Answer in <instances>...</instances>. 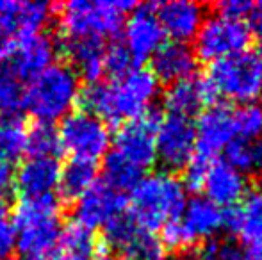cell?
I'll return each mask as SVG.
<instances>
[{
	"mask_svg": "<svg viewBox=\"0 0 262 260\" xmlns=\"http://www.w3.org/2000/svg\"><path fill=\"white\" fill-rule=\"evenodd\" d=\"M139 232H141V230L138 228L134 219H132L130 214H127V212L118 214L116 218H113L104 226V235H105L107 244L120 251L123 250Z\"/></svg>",
	"mask_w": 262,
	"mask_h": 260,
	"instance_id": "obj_32",
	"label": "cell"
},
{
	"mask_svg": "<svg viewBox=\"0 0 262 260\" xmlns=\"http://www.w3.org/2000/svg\"><path fill=\"white\" fill-rule=\"evenodd\" d=\"M52 18L49 2L0 0V59H7L20 38L41 32Z\"/></svg>",
	"mask_w": 262,
	"mask_h": 260,
	"instance_id": "obj_10",
	"label": "cell"
},
{
	"mask_svg": "<svg viewBox=\"0 0 262 260\" xmlns=\"http://www.w3.org/2000/svg\"><path fill=\"white\" fill-rule=\"evenodd\" d=\"M105 41L97 38H73L62 39V50L72 61V68L79 77H84L91 84L98 82L104 69V56H105Z\"/></svg>",
	"mask_w": 262,
	"mask_h": 260,
	"instance_id": "obj_23",
	"label": "cell"
},
{
	"mask_svg": "<svg viewBox=\"0 0 262 260\" xmlns=\"http://www.w3.org/2000/svg\"><path fill=\"white\" fill-rule=\"evenodd\" d=\"M80 77L70 64L54 63L31 80L25 109L39 123H54L73 111L80 98Z\"/></svg>",
	"mask_w": 262,
	"mask_h": 260,
	"instance_id": "obj_4",
	"label": "cell"
},
{
	"mask_svg": "<svg viewBox=\"0 0 262 260\" xmlns=\"http://www.w3.org/2000/svg\"><path fill=\"white\" fill-rule=\"evenodd\" d=\"M136 68V61L132 59L130 52L123 43H113L105 49L104 56V69L105 73L113 75V79L121 77Z\"/></svg>",
	"mask_w": 262,
	"mask_h": 260,
	"instance_id": "obj_34",
	"label": "cell"
},
{
	"mask_svg": "<svg viewBox=\"0 0 262 260\" xmlns=\"http://www.w3.org/2000/svg\"><path fill=\"white\" fill-rule=\"evenodd\" d=\"M253 31L246 21L228 20L220 14L205 18L198 34L194 36V56L205 63H216L235 54L248 52Z\"/></svg>",
	"mask_w": 262,
	"mask_h": 260,
	"instance_id": "obj_8",
	"label": "cell"
},
{
	"mask_svg": "<svg viewBox=\"0 0 262 260\" xmlns=\"http://www.w3.org/2000/svg\"><path fill=\"white\" fill-rule=\"evenodd\" d=\"M136 7L134 2H88V0H73L61 6L59 27L62 39L73 38H114L123 29L125 14Z\"/></svg>",
	"mask_w": 262,
	"mask_h": 260,
	"instance_id": "obj_5",
	"label": "cell"
},
{
	"mask_svg": "<svg viewBox=\"0 0 262 260\" xmlns=\"http://www.w3.org/2000/svg\"><path fill=\"white\" fill-rule=\"evenodd\" d=\"M59 164L57 157H34L29 155L18 166L14 173V189L21 198H39L50 196L57 189L59 182Z\"/></svg>",
	"mask_w": 262,
	"mask_h": 260,
	"instance_id": "obj_19",
	"label": "cell"
},
{
	"mask_svg": "<svg viewBox=\"0 0 262 260\" xmlns=\"http://www.w3.org/2000/svg\"><path fill=\"white\" fill-rule=\"evenodd\" d=\"M98 241L91 230L72 223L62 226L52 260H95L98 255Z\"/></svg>",
	"mask_w": 262,
	"mask_h": 260,
	"instance_id": "obj_24",
	"label": "cell"
},
{
	"mask_svg": "<svg viewBox=\"0 0 262 260\" xmlns=\"http://www.w3.org/2000/svg\"><path fill=\"white\" fill-rule=\"evenodd\" d=\"M16 248L13 223L7 219V207L4 200H0V260H7Z\"/></svg>",
	"mask_w": 262,
	"mask_h": 260,
	"instance_id": "obj_35",
	"label": "cell"
},
{
	"mask_svg": "<svg viewBox=\"0 0 262 260\" xmlns=\"http://www.w3.org/2000/svg\"><path fill=\"white\" fill-rule=\"evenodd\" d=\"M225 160L234 166L239 173L260 175L262 173V137L241 139L235 137L225 148Z\"/></svg>",
	"mask_w": 262,
	"mask_h": 260,
	"instance_id": "obj_26",
	"label": "cell"
},
{
	"mask_svg": "<svg viewBox=\"0 0 262 260\" xmlns=\"http://www.w3.org/2000/svg\"><path fill=\"white\" fill-rule=\"evenodd\" d=\"M225 228L246 244L262 243V191L252 189L235 207L225 212Z\"/></svg>",
	"mask_w": 262,
	"mask_h": 260,
	"instance_id": "obj_22",
	"label": "cell"
},
{
	"mask_svg": "<svg viewBox=\"0 0 262 260\" xmlns=\"http://www.w3.org/2000/svg\"><path fill=\"white\" fill-rule=\"evenodd\" d=\"M187 201V189L169 171L143 175L130 191V218L141 232L152 233L179 218Z\"/></svg>",
	"mask_w": 262,
	"mask_h": 260,
	"instance_id": "obj_3",
	"label": "cell"
},
{
	"mask_svg": "<svg viewBox=\"0 0 262 260\" xmlns=\"http://www.w3.org/2000/svg\"><path fill=\"white\" fill-rule=\"evenodd\" d=\"M97 162L82 159H70L59 171L57 191L62 200H79L97 182Z\"/></svg>",
	"mask_w": 262,
	"mask_h": 260,
	"instance_id": "obj_25",
	"label": "cell"
},
{
	"mask_svg": "<svg viewBox=\"0 0 262 260\" xmlns=\"http://www.w3.org/2000/svg\"><path fill=\"white\" fill-rule=\"evenodd\" d=\"M16 248L24 258L43 260L54 253L62 232L61 205L54 195L21 198L13 214Z\"/></svg>",
	"mask_w": 262,
	"mask_h": 260,
	"instance_id": "obj_2",
	"label": "cell"
},
{
	"mask_svg": "<svg viewBox=\"0 0 262 260\" xmlns=\"http://www.w3.org/2000/svg\"><path fill=\"white\" fill-rule=\"evenodd\" d=\"M123 260H168L166 248L154 237V233L139 232L127 246L121 250Z\"/></svg>",
	"mask_w": 262,
	"mask_h": 260,
	"instance_id": "obj_31",
	"label": "cell"
},
{
	"mask_svg": "<svg viewBox=\"0 0 262 260\" xmlns=\"http://www.w3.org/2000/svg\"><path fill=\"white\" fill-rule=\"evenodd\" d=\"M177 260H198L196 257H194V255H193V257H189V258H177Z\"/></svg>",
	"mask_w": 262,
	"mask_h": 260,
	"instance_id": "obj_43",
	"label": "cell"
},
{
	"mask_svg": "<svg viewBox=\"0 0 262 260\" xmlns=\"http://www.w3.org/2000/svg\"><path fill=\"white\" fill-rule=\"evenodd\" d=\"M202 189L205 198L220 208H232L248 193V180L227 160H212L207 166Z\"/></svg>",
	"mask_w": 262,
	"mask_h": 260,
	"instance_id": "obj_18",
	"label": "cell"
},
{
	"mask_svg": "<svg viewBox=\"0 0 262 260\" xmlns=\"http://www.w3.org/2000/svg\"><path fill=\"white\" fill-rule=\"evenodd\" d=\"M143 173L139 168H136L132 162L120 155L116 152H111L105 155L104 160V182L114 191L121 193L132 191L139 180L143 178Z\"/></svg>",
	"mask_w": 262,
	"mask_h": 260,
	"instance_id": "obj_27",
	"label": "cell"
},
{
	"mask_svg": "<svg viewBox=\"0 0 262 260\" xmlns=\"http://www.w3.org/2000/svg\"><path fill=\"white\" fill-rule=\"evenodd\" d=\"M164 43V32L157 20L156 6H136L123 23V45L136 63L152 59Z\"/></svg>",
	"mask_w": 262,
	"mask_h": 260,
	"instance_id": "obj_14",
	"label": "cell"
},
{
	"mask_svg": "<svg viewBox=\"0 0 262 260\" xmlns=\"http://www.w3.org/2000/svg\"><path fill=\"white\" fill-rule=\"evenodd\" d=\"M235 135L241 139L262 137V107L259 104H246L234 109Z\"/></svg>",
	"mask_w": 262,
	"mask_h": 260,
	"instance_id": "obj_33",
	"label": "cell"
},
{
	"mask_svg": "<svg viewBox=\"0 0 262 260\" xmlns=\"http://www.w3.org/2000/svg\"><path fill=\"white\" fill-rule=\"evenodd\" d=\"M196 148V134L191 118L168 114L159 120L156 130L157 160L166 170L180 171L193 160Z\"/></svg>",
	"mask_w": 262,
	"mask_h": 260,
	"instance_id": "obj_11",
	"label": "cell"
},
{
	"mask_svg": "<svg viewBox=\"0 0 262 260\" xmlns=\"http://www.w3.org/2000/svg\"><path fill=\"white\" fill-rule=\"evenodd\" d=\"M127 200L121 193L114 191L105 182H95L79 200H75L73 218L77 225L91 230L104 228L118 214L125 212Z\"/></svg>",
	"mask_w": 262,
	"mask_h": 260,
	"instance_id": "obj_15",
	"label": "cell"
},
{
	"mask_svg": "<svg viewBox=\"0 0 262 260\" xmlns=\"http://www.w3.org/2000/svg\"><path fill=\"white\" fill-rule=\"evenodd\" d=\"M156 14L164 36L179 43L194 39L205 21V7L193 0H169L159 4L156 6Z\"/></svg>",
	"mask_w": 262,
	"mask_h": 260,
	"instance_id": "obj_17",
	"label": "cell"
},
{
	"mask_svg": "<svg viewBox=\"0 0 262 260\" xmlns=\"http://www.w3.org/2000/svg\"><path fill=\"white\" fill-rule=\"evenodd\" d=\"M95 260H118V258L113 257V255H109V253H104V251H98V255Z\"/></svg>",
	"mask_w": 262,
	"mask_h": 260,
	"instance_id": "obj_39",
	"label": "cell"
},
{
	"mask_svg": "<svg viewBox=\"0 0 262 260\" xmlns=\"http://www.w3.org/2000/svg\"><path fill=\"white\" fill-rule=\"evenodd\" d=\"M27 152L34 157H55L61 152L59 132L52 123H36L27 132Z\"/></svg>",
	"mask_w": 262,
	"mask_h": 260,
	"instance_id": "obj_30",
	"label": "cell"
},
{
	"mask_svg": "<svg viewBox=\"0 0 262 260\" xmlns=\"http://www.w3.org/2000/svg\"><path fill=\"white\" fill-rule=\"evenodd\" d=\"M225 228V210L196 196L186 201L179 218L162 226V246L171 250H186L207 243Z\"/></svg>",
	"mask_w": 262,
	"mask_h": 260,
	"instance_id": "obj_6",
	"label": "cell"
},
{
	"mask_svg": "<svg viewBox=\"0 0 262 260\" xmlns=\"http://www.w3.org/2000/svg\"><path fill=\"white\" fill-rule=\"evenodd\" d=\"M216 93L207 80V77H191V79L180 80V82L169 84L164 93V105L169 114L191 116L198 114L202 109H207L214 104Z\"/></svg>",
	"mask_w": 262,
	"mask_h": 260,
	"instance_id": "obj_20",
	"label": "cell"
},
{
	"mask_svg": "<svg viewBox=\"0 0 262 260\" xmlns=\"http://www.w3.org/2000/svg\"><path fill=\"white\" fill-rule=\"evenodd\" d=\"M252 250L255 251V253L259 255V257H262V243L260 244H255V246H252Z\"/></svg>",
	"mask_w": 262,
	"mask_h": 260,
	"instance_id": "obj_42",
	"label": "cell"
},
{
	"mask_svg": "<svg viewBox=\"0 0 262 260\" xmlns=\"http://www.w3.org/2000/svg\"><path fill=\"white\" fill-rule=\"evenodd\" d=\"M27 132L29 129L18 116L0 122V160L9 164L27 152Z\"/></svg>",
	"mask_w": 262,
	"mask_h": 260,
	"instance_id": "obj_28",
	"label": "cell"
},
{
	"mask_svg": "<svg viewBox=\"0 0 262 260\" xmlns=\"http://www.w3.org/2000/svg\"><path fill=\"white\" fill-rule=\"evenodd\" d=\"M194 134H196V148L193 159L210 164L237 137L234 125V109L225 104L209 105L198 116L194 123Z\"/></svg>",
	"mask_w": 262,
	"mask_h": 260,
	"instance_id": "obj_12",
	"label": "cell"
},
{
	"mask_svg": "<svg viewBox=\"0 0 262 260\" xmlns=\"http://www.w3.org/2000/svg\"><path fill=\"white\" fill-rule=\"evenodd\" d=\"M245 260H262V257H259L253 250H250V251H246Z\"/></svg>",
	"mask_w": 262,
	"mask_h": 260,
	"instance_id": "obj_40",
	"label": "cell"
},
{
	"mask_svg": "<svg viewBox=\"0 0 262 260\" xmlns=\"http://www.w3.org/2000/svg\"><path fill=\"white\" fill-rule=\"evenodd\" d=\"M246 23L250 25V29H255V31L262 32V0L260 2H253L252 4V9H250L248 14V21Z\"/></svg>",
	"mask_w": 262,
	"mask_h": 260,
	"instance_id": "obj_38",
	"label": "cell"
},
{
	"mask_svg": "<svg viewBox=\"0 0 262 260\" xmlns=\"http://www.w3.org/2000/svg\"><path fill=\"white\" fill-rule=\"evenodd\" d=\"M61 150L72 155V159H82L97 162L109 153L111 130L109 125L88 111H72L61 120L59 125Z\"/></svg>",
	"mask_w": 262,
	"mask_h": 260,
	"instance_id": "obj_9",
	"label": "cell"
},
{
	"mask_svg": "<svg viewBox=\"0 0 262 260\" xmlns=\"http://www.w3.org/2000/svg\"><path fill=\"white\" fill-rule=\"evenodd\" d=\"M257 57L262 61V32H260V38L259 41H257Z\"/></svg>",
	"mask_w": 262,
	"mask_h": 260,
	"instance_id": "obj_41",
	"label": "cell"
},
{
	"mask_svg": "<svg viewBox=\"0 0 262 260\" xmlns=\"http://www.w3.org/2000/svg\"><path fill=\"white\" fill-rule=\"evenodd\" d=\"M159 120L161 118L156 112L148 111L132 122L123 123L114 135L113 152L120 153L141 171L152 168L157 160L156 130Z\"/></svg>",
	"mask_w": 262,
	"mask_h": 260,
	"instance_id": "obj_13",
	"label": "cell"
},
{
	"mask_svg": "<svg viewBox=\"0 0 262 260\" xmlns=\"http://www.w3.org/2000/svg\"><path fill=\"white\" fill-rule=\"evenodd\" d=\"M252 4L248 0H225V2L217 4V14L228 20H239V21H246L252 9Z\"/></svg>",
	"mask_w": 262,
	"mask_h": 260,
	"instance_id": "obj_36",
	"label": "cell"
},
{
	"mask_svg": "<svg viewBox=\"0 0 262 260\" xmlns=\"http://www.w3.org/2000/svg\"><path fill=\"white\" fill-rule=\"evenodd\" d=\"M207 80L216 97L239 105L257 104L262 97V61L252 52L225 57L210 64Z\"/></svg>",
	"mask_w": 262,
	"mask_h": 260,
	"instance_id": "obj_7",
	"label": "cell"
},
{
	"mask_svg": "<svg viewBox=\"0 0 262 260\" xmlns=\"http://www.w3.org/2000/svg\"><path fill=\"white\" fill-rule=\"evenodd\" d=\"M57 43L47 32H34L20 38L9 54V68L21 80L34 79L55 63Z\"/></svg>",
	"mask_w": 262,
	"mask_h": 260,
	"instance_id": "obj_16",
	"label": "cell"
},
{
	"mask_svg": "<svg viewBox=\"0 0 262 260\" xmlns=\"http://www.w3.org/2000/svg\"><path fill=\"white\" fill-rule=\"evenodd\" d=\"M27 86L25 80L14 75L11 69H0V114L6 118L18 116L25 109Z\"/></svg>",
	"mask_w": 262,
	"mask_h": 260,
	"instance_id": "obj_29",
	"label": "cell"
},
{
	"mask_svg": "<svg viewBox=\"0 0 262 260\" xmlns=\"http://www.w3.org/2000/svg\"><path fill=\"white\" fill-rule=\"evenodd\" d=\"M198 68V59L194 56L193 46L187 43L166 41L159 46L152 56V75L159 82L175 84L194 77Z\"/></svg>",
	"mask_w": 262,
	"mask_h": 260,
	"instance_id": "obj_21",
	"label": "cell"
},
{
	"mask_svg": "<svg viewBox=\"0 0 262 260\" xmlns=\"http://www.w3.org/2000/svg\"><path fill=\"white\" fill-rule=\"evenodd\" d=\"M11 182H13L11 166L7 162H4V160H0V200H4V195L11 187Z\"/></svg>",
	"mask_w": 262,
	"mask_h": 260,
	"instance_id": "obj_37",
	"label": "cell"
},
{
	"mask_svg": "<svg viewBox=\"0 0 262 260\" xmlns=\"http://www.w3.org/2000/svg\"><path fill=\"white\" fill-rule=\"evenodd\" d=\"M20 260H29V258H20Z\"/></svg>",
	"mask_w": 262,
	"mask_h": 260,
	"instance_id": "obj_44",
	"label": "cell"
},
{
	"mask_svg": "<svg viewBox=\"0 0 262 260\" xmlns=\"http://www.w3.org/2000/svg\"><path fill=\"white\" fill-rule=\"evenodd\" d=\"M159 97V80L150 69L134 68L105 82H95L80 93L84 111L104 123H127L146 114Z\"/></svg>",
	"mask_w": 262,
	"mask_h": 260,
	"instance_id": "obj_1",
	"label": "cell"
}]
</instances>
